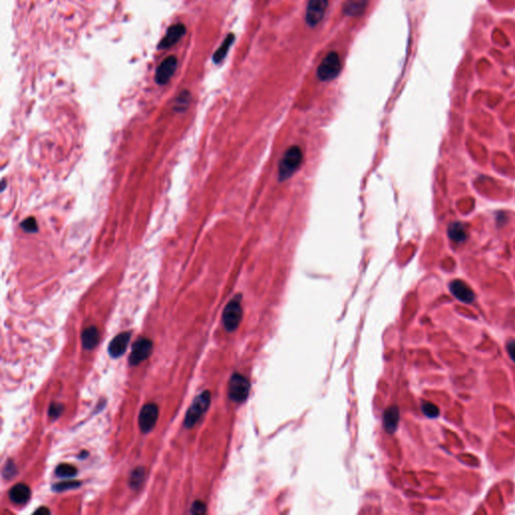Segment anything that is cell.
I'll return each mask as SVG.
<instances>
[{"instance_id":"6da1fadb","label":"cell","mask_w":515,"mask_h":515,"mask_svg":"<svg viewBox=\"0 0 515 515\" xmlns=\"http://www.w3.org/2000/svg\"><path fill=\"white\" fill-rule=\"evenodd\" d=\"M303 161V152L299 146H291L289 147L279 164V180L282 182L284 180L289 179L301 166Z\"/></svg>"},{"instance_id":"7a4b0ae2","label":"cell","mask_w":515,"mask_h":515,"mask_svg":"<svg viewBox=\"0 0 515 515\" xmlns=\"http://www.w3.org/2000/svg\"><path fill=\"white\" fill-rule=\"evenodd\" d=\"M211 392L209 390H205L198 394L192 401L191 405L189 406L185 418H184V426L188 429L194 427V425L198 422L200 417L207 411L211 404Z\"/></svg>"},{"instance_id":"3957f363","label":"cell","mask_w":515,"mask_h":515,"mask_svg":"<svg viewBox=\"0 0 515 515\" xmlns=\"http://www.w3.org/2000/svg\"><path fill=\"white\" fill-rule=\"evenodd\" d=\"M243 318L242 296H236L226 306L223 313V323L227 331L233 332L237 330Z\"/></svg>"},{"instance_id":"277c9868","label":"cell","mask_w":515,"mask_h":515,"mask_svg":"<svg viewBox=\"0 0 515 515\" xmlns=\"http://www.w3.org/2000/svg\"><path fill=\"white\" fill-rule=\"evenodd\" d=\"M341 72V61L337 53L330 52L322 60L317 69V76L322 82H330L336 79Z\"/></svg>"},{"instance_id":"5b68a950","label":"cell","mask_w":515,"mask_h":515,"mask_svg":"<svg viewBox=\"0 0 515 515\" xmlns=\"http://www.w3.org/2000/svg\"><path fill=\"white\" fill-rule=\"evenodd\" d=\"M251 383L246 376L234 373L229 382V397L235 402L242 403L248 398Z\"/></svg>"},{"instance_id":"8992f818","label":"cell","mask_w":515,"mask_h":515,"mask_svg":"<svg viewBox=\"0 0 515 515\" xmlns=\"http://www.w3.org/2000/svg\"><path fill=\"white\" fill-rule=\"evenodd\" d=\"M328 8V0H309L305 20L309 27L315 28L324 19Z\"/></svg>"},{"instance_id":"52a82bcc","label":"cell","mask_w":515,"mask_h":515,"mask_svg":"<svg viewBox=\"0 0 515 515\" xmlns=\"http://www.w3.org/2000/svg\"><path fill=\"white\" fill-rule=\"evenodd\" d=\"M159 409L157 404L153 402L146 403L139 415V427L143 433H149L155 427L158 420Z\"/></svg>"},{"instance_id":"ba28073f","label":"cell","mask_w":515,"mask_h":515,"mask_svg":"<svg viewBox=\"0 0 515 515\" xmlns=\"http://www.w3.org/2000/svg\"><path fill=\"white\" fill-rule=\"evenodd\" d=\"M177 64L178 61L175 56H170L166 58L156 69L155 82L161 86L166 85L173 77L177 69Z\"/></svg>"},{"instance_id":"9c48e42d","label":"cell","mask_w":515,"mask_h":515,"mask_svg":"<svg viewBox=\"0 0 515 515\" xmlns=\"http://www.w3.org/2000/svg\"><path fill=\"white\" fill-rule=\"evenodd\" d=\"M153 348L152 341L147 338L138 339L132 346L129 362L131 365H138L143 360L147 359L151 354Z\"/></svg>"},{"instance_id":"30bf717a","label":"cell","mask_w":515,"mask_h":515,"mask_svg":"<svg viewBox=\"0 0 515 515\" xmlns=\"http://www.w3.org/2000/svg\"><path fill=\"white\" fill-rule=\"evenodd\" d=\"M186 34V28L183 24L178 23L172 25L166 32L163 39L158 45L159 50H167L176 45Z\"/></svg>"},{"instance_id":"8fae6325","label":"cell","mask_w":515,"mask_h":515,"mask_svg":"<svg viewBox=\"0 0 515 515\" xmlns=\"http://www.w3.org/2000/svg\"><path fill=\"white\" fill-rule=\"evenodd\" d=\"M450 291L455 298L463 303H472L475 300V293L472 289L461 280H454L449 285Z\"/></svg>"},{"instance_id":"7c38bea8","label":"cell","mask_w":515,"mask_h":515,"mask_svg":"<svg viewBox=\"0 0 515 515\" xmlns=\"http://www.w3.org/2000/svg\"><path fill=\"white\" fill-rule=\"evenodd\" d=\"M130 337H131V332H128V331L122 332V333L118 334L117 336H115L109 344V347H108L109 354L114 358H118V357L122 356L125 353V351L127 350V347H128L129 341H130Z\"/></svg>"},{"instance_id":"4fadbf2b","label":"cell","mask_w":515,"mask_h":515,"mask_svg":"<svg viewBox=\"0 0 515 515\" xmlns=\"http://www.w3.org/2000/svg\"><path fill=\"white\" fill-rule=\"evenodd\" d=\"M382 423H383V427L387 433L392 434L396 431L398 423H399V409L396 405L388 406L384 410Z\"/></svg>"},{"instance_id":"5bb4252c","label":"cell","mask_w":515,"mask_h":515,"mask_svg":"<svg viewBox=\"0 0 515 515\" xmlns=\"http://www.w3.org/2000/svg\"><path fill=\"white\" fill-rule=\"evenodd\" d=\"M368 6V0H346L343 5V13L347 17H361Z\"/></svg>"},{"instance_id":"9a60e30c","label":"cell","mask_w":515,"mask_h":515,"mask_svg":"<svg viewBox=\"0 0 515 515\" xmlns=\"http://www.w3.org/2000/svg\"><path fill=\"white\" fill-rule=\"evenodd\" d=\"M31 496H32L31 488L24 483L15 485L10 491V499L14 503L20 504V505L27 503L30 500Z\"/></svg>"},{"instance_id":"2e32d148","label":"cell","mask_w":515,"mask_h":515,"mask_svg":"<svg viewBox=\"0 0 515 515\" xmlns=\"http://www.w3.org/2000/svg\"><path fill=\"white\" fill-rule=\"evenodd\" d=\"M82 345L85 349L91 350L94 349L100 340V333L99 330L95 326H91L89 328H86L81 336Z\"/></svg>"},{"instance_id":"e0dca14e","label":"cell","mask_w":515,"mask_h":515,"mask_svg":"<svg viewBox=\"0 0 515 515\" xmlns=\"http://www.w3.org/2000/svg\"><path fill=\"white\" fill-rule=\"evenodd\" d=\"M234 41H235V35L229 34L227 36V38L225 39V41L223 42V44L220 46V48L216 51V53L213 56V60H214L215 64L218 65L225 60V58L227 57V55L230 51V48L234 44Z\"/></svg>"},{"instance_id":"ac0fdd59","label":"cell","mask_w":515,"mask_h":515,"mask_svg":"<svg viewBox=\"0 0 515 515\" xmlns=\"http://www.w3.org/2000/svg\"><path fill=\"white\" fill-rule=\"evenodd\" d=\"M448 236L452 241L456 243H462L467 239V232L463 224L460 222H455L449 225Z\"/></svg>"},{"instance_id":"d6986e66","label":"cell","mask_w":515,"mask_h":515,"mask_svg":"<svg viewBox=\"0 0 515 515\" xmlns=\"http://www.w3.org/2000/svg\"><path fill=\"white\" fill-rule=\"evenodd\" d=\"M144 479H145V469L143 467H138L131 472L129 484H130L131 488L138 489L143 484Z\"/></svg>"},{"instance_id":"ffe728a7","label":"cell","mask_w":515,"mask_h":515,"mask_svg":"<svg viewBox=\"0 0 515 515\" xmlns=\"http://www.w3.org/2000/svg\"><path fill=\"white\" fill-rule=\"evenodd\" d=\"M78 474V469L70 464H61L56 469V475L61 478H71Z\"/></svg>"},{"instance_id":"44dd1931","label":"cell","mask_w":515,"mask_h":515,"mask_svg":"<svg viewBox=\"0 0 515 515\" xmlns=\"http://www.w3.org/2000/svg\"><path fill=\"white\" fill-rule=\"evenodd\" d=\"M422 411L430 419H436L440 416L439 407L430 401H425L422 404Z\"/></svg>"},{"instance_id":"7402d4cb","label":"cell","mask_w":515,"mask_h":515,"mask_svg":"<svg viewBox=\"0 0 515 515\" xmlns=\"http://www.w3.org/2000/svg\"><path fill=\"white\" fill-rule=\"evenodd\" d=\"M189 100H190L189 92L188 91L181 92L175 102V107H174L175 111H184L189 104Z\"/></svg>"},{"instance_id":"603a6c76","label":"cell","mask_w":515,"mask_h":515,"mask_svg":"<svg viewBox=\"0 0 515 515\" xmlns=\"http://www.w3.org/2000/svg\"><path fill=\"white\" fill-rule=\"evenodd\" d=\"M22 229L27 232V233H37L38 232V223L36 221L35 218H28L26 219L22 225H21Z\"/></svg>"},{"instance_id":"cb8c5ba5","label":"cell","mask_w":515,"mask_h":515,"mask_svg":"<svg viewBox=\"0 0 515 515\" xmlns=\"http://www.w3.org/2000/svg\"><path fill=\"white\" fill-rule=\"evenodd\" d=\"M80 485H81V483L78 482V481H67V482H61V483H58V484L54 485L53 489L55 491L62 492V491H66V490H69V489L78 488Z\"/></svg>"},{"instance_id":"d4e9b609","label":"cell","mask_w":515,"mask_h":515,"mask_svg":"<svg viewBox=\"0 0 515 515\" xmlns=\"http://www.w3.org/2000/svg\"><path fill=\"white\" fill-rule=\"evenodd\" d=\"M64 411V405L62 403L53 402L49 408V416L52 419H58Z\"/></svg>"},{"instance_id":"484cf974","label":"cell","mask_w":515,"mask_h":515,"mask_svg":"<svg viewBox=\"0 0 515 515\" xmlns=\"http://www.w3.org/2000/svg\"><path fill=\"white\" fill-rule=\"evenodd\" d=\"M16 472H17L16 465L14 464L13 461H9L5 467V471H4L5 477L8 479H12L15 476Z\"/></svg>"},{"instance_id":"4316f807","label":"cell","mask_w":515,"mask_h":515,"mask_svg":"<svg viewBox=\"0 0 515 515\" xmlns=\"http://www.w3.org/2000/svg\"><path fill=\"white\" fill-rule=\"evenodd\" d=\"M191 513L193 514H204L207 512V505L201 501H195L191 506Z\"/></svg>"},{"instance_id":"83f0119b","label":"cell","mask_w":515,"mask_h":515,"mask_svg":"<svg viewBox=\"0 0 515 515\" xmlns=\"http://www.w3.org/2000/svg\"><path fill=\"white\" fill-rule=\"evenodd\" d=\"M506 350L510 358L515 362V340H509L506 345Z\"/></svg>"},{"instance_id":"f1b7e54d","label":"cell","mask_w":515,"mask_h":515,"mask_svg":"<svg viewBox=\"0 0 515 515\" xmlns=\"http://www.w3.org/2000/svg\"><path fill=\"white\" fill-rule=\"evenodd\" d=\"M51 511L47 507H41L35 511V514H50Z\"/></svg>"}]
</instances>
